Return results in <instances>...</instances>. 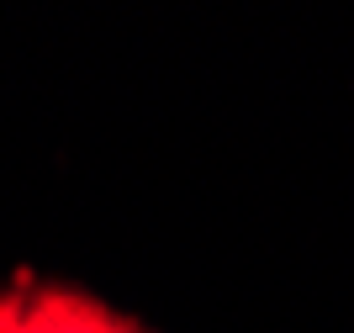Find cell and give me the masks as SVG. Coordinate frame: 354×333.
<instances>
[{"label":"cell","mask_w":354,"mask_h":333,"mask_svg":"<svg viewBox=\"0 0 354 333\" xmlns=\"http://www.w3.org/2000/svg\"><path fill=\"white\" fill-rule=\"evenodd\" d=\"M0 333H148V328L74 286L16 276L0 291Z\"/></svg>","instance_id":"cell-1"}]
</instances>
